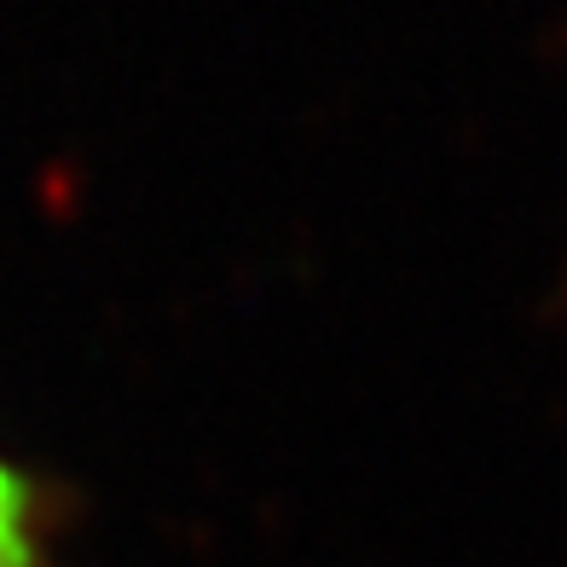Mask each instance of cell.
I'll return each instance as SVG.
<instances>
[{"label": "cell", "instance_id": "obj_1", "mask_svg": "<svg viewBox=\"0 0 567 567\" xmlns=\"http://www.w3.org/2000/svg\"><path fill=\"white\" fill-rule=\"evenodd\" d=\"M59 493L0 452V567H59Z\"/></svg>", "mask_w": 567, "mask_h": 567}]
</instances>
